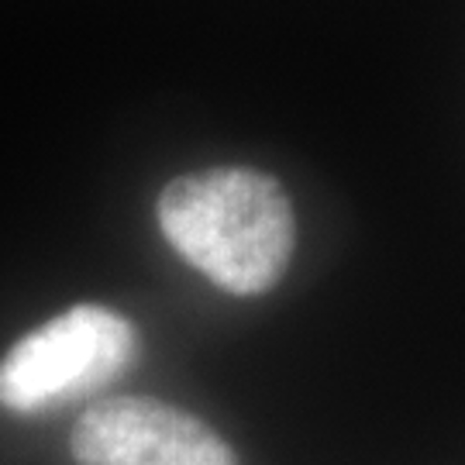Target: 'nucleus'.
<instances>
[{
	"mask_svg": "<svg viewBox=\"0 0 465 465\" xmlns=\"http://www.w3.org/2000/svg\"><path fill=\"white\" fill-rule=\"evenodd\" d=\"M159 228L190 266L234 297H259L282 280L297 221L282 186L245 166L180 176L159 197Z\"/></svg>",
	"mask_w": 465,
	"mask_h": 465,
	"instance_id": "nucleus-1",
	"label": "nucleus"
},
{
	"mask_svg": "<svg viewBox=\"0 0 465 465\" xmlns=\"http://www.w3.org/2000/svg\"><path fill=\"white\" fill-rule=\"evenodd\" d=\"M138 334L132 321L80 303L25 334L0 362V407L15 414L55 411L69 400L97 393L132 369Z\"/></svg>",
	"mask_w": 465,
	"mask_h": 465,
	"instance_id": "nucleus-2",
	"label": "nucleus"
},
{
	"mask_svg": "<svg viewBox=\"0 0 465 465\" xmlns=\"http://www.w3.org/2000/svg\"><path fill=\"white\" fill-rule=\"evenodd\" d=\"M69 449L80 465H238L228 441L200 417L149 397L90 407Z\"/></svg>",
	"mask_w": 465,
	"mask_h": 465,
	"instance_id": "nucleus-3",
	"label": "nucleus"
}]
</instances>
